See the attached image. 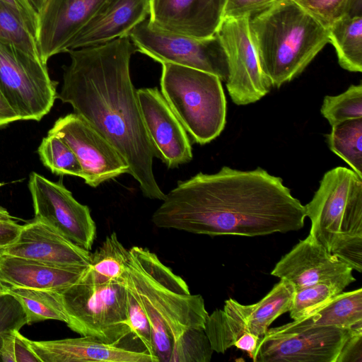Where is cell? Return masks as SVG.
Listing matches in <instances>:
<instances>
[{
	"instance_id": "6da1fadb",
	"label": "cell",
	"mask_w": 362,
	"mask_h": 362,
	"mask_svg": "<svg viewBox=\"0 0 362 362\" xmlns=\"http://www.w3.org/2000/svg\"><path fill=\"white\" fill-rule=\"evenodd\" d=\"M305 217L304 205L281 177L261 168L223 166L178 182L151 221L159 228L194 234L255 237L298 230Z\"/></svg>"
},
{
	"instance_id": "7a4b0ae2",
	"label": "cell",
	"mask_w": 362,
	"mask_h": 362,
	"mask_svg": "<svg viewBox=\"0 0 362 362\" xmlns=\"http://www.w3.org/2000/svg\"><path fill=\"white\" fill-rule=\"evenodd\" d=\"M136 51L129 36L70 49L57 98L69 103L115 148L143 195L163 201L165 194L153 170L155 151L142 119L129 62Z\"/></svg>"
},
{
	"instance_id": "3957f363",
	"label": "cell",
	"mask_w": 362,
	"mask_h": 362,
	"mask_svg": "<svg viewBox=\"0 0 362 362\" xmlns=\"http://www.w3.org/2000/svg\"><path fill=\"white\" fill-rule=\"evenodd\" d=\"M124 284L128 325L143 345L153 343L159 362H209L214 352L204 332L203 297L146 247L134 246Z\"/></svg>"
},
{
	"instance_id": "277c9868",
	"label": "cell",
	"mask_w": 362,
	"mask_h": 362,
	"mask_svg": "<svg viewBox=\"0 0 362 362\" xmlns=\"http://www.w3.org/2000/svg\"><path fill=\"white\" fill-rule=\"evenodd\" d=\"M262 72L280 88L300 74L329 42L328 30L293 0H278L249 18Z\"/></svg>"
},
{
	"instance_id": "5b68a950",
	"label": "cell",
	"mask_w": 362,
	"mask_h": 362,
	"mask_svg": "<svg viewBox=\"0 0 362 362\" xmlns=\"http://www.w3.org/2000/svg\"><path fill=\"white\" fill-rule=\"evenodd\" d=\"M161 64V94L186 132L201 145L215 139L226 122V100L221 79L196 69Z\"/></svg>"
},
{
	"instance_id": "8992f818",
	"label": "cell",
	"mask_w": 362,
	"mask_h": 362,
	"mask_svg": "<svg viewBox=\"0 0 362 362\" xmlns=\"http://www.w3.org/2000/svg\"><path fill=\"white\" fill-rule=\"evenodd\" d=\"M304 207L309 233L332 254L362 240V178L354 170L337 167L325 173Z\"/></svg>"
},
{
	"instance_id": "52a82bcc",
	"label": "cell",
	"mask_w": 362,
	"mask_h": 362,
	"mask_svg": "<svg viewBox=\"0 0 362 362\" xmlns=\"http://www.w3.org/2000/svg\"><path fill=\"white\" fill-rule=\"evenodd\" d=\"M59 292L67 317L66 325L72 331L108 344L136 339L128 325L124 282H90L80 277Z\"/></svg>"
},
{
	"instance_id": "ba28073f",
	"label": "cell",
	"mask_w": 362,
	"mask_h": 362,
	"mask_svg": "<svg viewBox=\"0 0 362 362\" xmlns=\"http://www.w3.org/2000/svg\"><path fill=\"white\" fill-rule=\"evenodd\" d=\"M57 85L40 58L0 41V90L21 120L39 122L47 115Z\"/></svg>"
},
{
	"instance_id": "9c48e42d",
	"label": "cell",
	"mask_w": 362,
	"mask_h": 362,
	"mask_svg": "<svg viewBox=\"0 0 362 362\" xmlns=\"http://www.w3.org/2000/svg\"><path fill=\"white\" fill-rule=\"evenodd\" d=\"M295 288L280 279L260 300L243 305L234 299L225 301L223 309L209 315L204 332L214 351L225 353L234 346L240 337L250 333L259 339L264 337L270 325L280 315L289 312Z\"/></svg>"
},
{
	"instance_id": "30bf717a",
	"label": "cell",
	"mask_w": 362,
	"mask_h": 362,
	"mask_svg": "<svg viewBox=\"0 0 362 362\" xmlns=\"http://www.w3.org/2000/svg\"><path fill=\"white\" fill-rule=\"evenodd\" d=\"M136 49L160 64L170 63L204 71L226 81L227 56L216 33L196 38L163 30L146 18L128 34Z\"/></svg>"
},
{
	"instance_id": "8fae6325",
	"label": "cell",
	"mask_w": 362,
	"mask_h": 362,
	"mask_svg": "<svg viewBox=\"0 0 362 362\" xmlns=\"http://www.w3.org/2000/svg\"><path fill=\"white\" fill-rule=\"evenodd\" d=\"M28 188L35 219L76 245L91 250L96 238V225L88 206L76 201L62 182H52L35 172L29 176Z\"/></svg>"
},
{
	"instance_id": "7c38bea8",
	"label": "cell",
	"mask_w": 362,
	"mask_h": 362,
	"mask_svg": "<svg viewBox=\"0 0 362 362\" xmlns=\"http://www.w3.org/2000/svg\"><path fill=\"white\" fill-rule=\"evenodd\" d=\"M216 34L227 56L226 83L233 102L245 105L258 101L272 86L262 72L250 35L249 18H223Z\"/></svg>"
},
{
	"instance_id": "4fadbf2b",
	"label": "cell",
	"mask_w": 362,
	"mask_h": 362,
	"mask_svg": "<svg viewBox=\"0 0 362 362\" xmlns=\"http://www.w3.org/2000/svg\"><path fill=\"white\" fill-rule=\"evenodd\" d=\"M74 151L85 182L93 187L128 173V166L115 148L92 125L76 113L59 117L48 131Z\"/></svg>"
},
{
	"instance_id": "5bb4252c",
	"label": "cell",
	"mask_w": 362,
	"mask_h": 362,
	"mask_svg": "<svg viewBox=\"0 0 362 362\" xmlns=\"http://www.w3.org/2000/svg\"><path fill=\"white\" fill-rule=\"evenodd\" d=\"M350 332L328 326L289 334H266L252 359L255 362H336Z\"/></svg>"
},
{
	"instance_id": "9a60e30c",
	"label": "cell",
	"mask_w": 362,
	"mask_h": 362,
	"mask_svg": "<svg viewBox=\"0 0 362 362\" xmlns=\"http://www.w3.org/2000/svg\"><path fill=\"white\" fill-rule=\"evenodd\" d=\"M144 124L156 156L170 168L192 159L187 132L157 88L136 90Z\"/></svg>"
},
{
	"instance_id": "2e32d148",
	"label": "cell",
	"mask_w": 362,
	"mask_h": 362,
	"mask_svg": "<svg viewBox=\"0 0 362 362\" xmlns=\"http://www.w3.org/2000/svg\"><path fill=\"white\" fill-rule=\"evenodd\" d=\"M352 268L322 245L310 233L281 257L272 276L293 285L295 290L329 281H355Z\"/></svg>"
},
{
	"instance_id": "e0dca14e",
	"label": "cell",
	"mask_w": 362,
	"mask_h": 362,
	"mask_svg": "<svg viewBox=\"0 0 362 362\" xmlns=\"http://www.w3.org/2000/svg\"><path fill=\"white\" fill-rule=\"evenodd\" d=\"M105 0H47L38 14L36 41L42 62L67 52L76 34Z\"/></svg>"
},
{
	"instance_id": "ac0fdd59",
	"label": "cell",
	"mask_w": 362,
	"mask_h": 362,
	"mask_svg": "<svg viewBox=\"0 0 362 362\" xmlns=\"http://www.w3.org/2000/svg\"><path fill=\"white\" fill-rule=\"evenodd\" d=\"M0 253L58 267H86L91 255L37 219L23 225L17 239Z\"/></svg>"
},
{
	"instance_id": "d6986e66",
	"label": "cell",
	"mask_w": 362,
	"mask_h": 362,
	"mask_svg": "<svg viewBox=\"0 0 362 362\" xmlns=\"http://www.w3.org/2000/svg\"><path fill=\"white\" fill-rule=\"evenodd\" d=\"M227 0H150L148 19L158 28L196 38L214 35Z\"/></svg>"
},
{
	"instance_id": "ffe728a7",
	"label": "cell",
	"mask_w": 362,
	"mask_h": 362,
	"mask_svg": "<svg viewBox=\"0 0 362 362\" xmlns=\"http://www.w3.org/2000/svg\"><path fill=\"white\" fill-rule=\"evenodd\" d=\"M30 346L41 362H153L141 348L128 342L108 344L91 336L32 341Z\"/></svg>"
},
{
	"instance_id": "44dd1931",
	"label": "cell",
	"mask_w": 362,
	"mask_h": 362,
	"mask_svg": "<svg viewBox=\"0 0 362 362\" xmlns=\"http://www.w3.org/2000/svg\"><path fill=\"white\" fill-rule=\"evenodd\" d=\"M149 13L150 0H105L74 37L69 50L100 45L127 36Z\"/></svg>"
},
{
	"instance_id": "7402d4cb",
	"label": "cell",
	"mask_w": 362,
	"mask_h": 362,
	"mask_svg": "<svg viewBox=\"0 0 362 362\" xmlns=\"http://www.w3.org/2000/svg\"><path fill=\"white\" fill-rule=\"evenodd\" d=\"M86 267H58L1 255L0 281L12 286L60 291L77 281Z\"/></svg>"
},
{
	"instance_id": "603a6c76",
	"label": "cell",
	"mask_w": 362,
	"mask_h": 362,
	"mask_svg": "<svg viewBox=\"0 0 362 362\" xmlns=\"http://www.w3.org/2000/svg\"><path fill=\"white\" fill-rule=\"evenodd\" d=\"M362 327V288L341 292L303 317L269 329L266 334H289L315 327Z\"/></svg>"
},
{
	"instance_id": "cb8c5ba5",
	"label": "cell",
	"mask_w": 362,
	"mask_h": 362,
	"mask_svg": "<svg viewBox=\"0 0 362 362\" xmlns=\"http://www.w3.org/2000/svg\"><path fill=\"white\" fill-rule=\"evenodd\" d=\"M129 250L119 240L115 232L107 235L90 255V262L81 278L90 282L124 281Z\"/></svg>"
},
{
	"instance_id": "d4e9b609",
	"label": "cell",
	"mask_w": 362,
	"mask_h": 362,
	"mask_svg": "<svg viewBox=\"0 0 362 362\" xmlns=\"http://www.w3.org/2000/svg\"><path fill=\"white\" fill-rule=\"evenodd\" d=\"M339 65L351 72L362 71V15L345 16L328 28Z\"/></svg>"
},
{
	"instance_id": "484cf974",
	"label": "cell",
	"mask_w": 362,
	"mask_h": 362,
	"mask_svg": "<svg viewBox=\"0 0 362 362\" xmlns=\"http://www.w3.org/2000/svg\"><path fill=\"white\" fill-rule=\"evenodd\" d=\"M8 293L21 304L26 324L55 320L66 324L67 317L59 291L9 286Z\"/></svg>"
},
{
	"instance_id": "4316f807",
	"label": "cell",
	"mask_w": 362,
	"mask_h": 362,
	"mask_svg": "<svg viewBox=\"0 0 362 362\" xmlns=\"http://www.w3.org/2000/svg\"><path fill=\"white\" fill-rule=\"evenodd\" d=\"M326 138L329 149L362 178V117L332 126Z\"/></svg>"
},
{
	"instance_id": "83f0119b",
	"label": "cell",
	"mask_w": 362,
	"mask_h": 362,
	"mask_svg": "<svg viewBox=\"0 0 362 362\" xmlns=\"http://www.w3.org/2000/svg\"><path fill=\"white\" fill-rule=\"evenodd\" d=\"M42 164L52 173L81 177L82 168L72 149L60 138L49 134L37 148Z\"/></svg>"
},
{
	"instance_id": "f1b7e54d",
	"label": "cell",
	"mask_w": 362,
	"mask_h": 362,
	"mask_svg": "<svg viewBox=\"0 0 362 362\" xmlns=\"http://www.w3.org/2000/svg\"><path fill=\"white\" fill-rule=\"evenodd\" d=\"M0 41L8 43L33 57L40 59L36 38L21 16L1 1H0Z\"/></svg>"
},
{
	"instance_id": "f546056e",
	"label": "cell",
	"mask_w": 362,
	"mask_h": 362,
	"mask_svg": "<svg viewBox=\"0 0 362 362\" xmlns=\"http://www.w3.org/2000/svg\"><path fill=\"white\" fill-rule=\"evenodd\" d=\"M346 281H329L296 289L292 299L290 316L298 320L326 303L349 286Z\"/></svg>"
},
{
	"instance_id": "4dcf8cb0",
	"label": "cell",
	"mask_w": 362,
	"mask_h": 362,
	"mask_svg": "<svg viewBox=\"0 0 362 362\" xmlns=\"http://www.w3.org/2000/svg\"><path fill=\"white\" fill-rule=\"evenodd\" d=\"M331 126L339 122L362 117V84L351 85L337 95H326L320 109Z\"/></svg>"
},
{
	"instance_id": "1f68e13d",
	"label": "cell",
	"mask_w": 362,
	"mask_h": 362,
	"mask_svg": "<svg viewBox=\"0 0 362 362\" xmlns=\"http://www.w3.org/2000/svg\"><path fill=\"white\" fill-rule=\"evenodd\" d=\"M328 28L345 16L361 15V0H293Z\"/></svg>"
},
{
	"instance_id": "d6a6232c",
	"label": "cell",
	"mask_w": 362,
	"mask_h": 362,
	"mask_svg": "<svg viewBox=\"0 0 362 362\" xmlns=\"http://www.w3.org/2000/svg\"><path fill=\"white\" fill-rule=\"evenodd\" d=\"M0 359L4 362H41L30 346L29 339L17 329L10 331L4 337Z\"/></svg>"
},
{
	"instance_id": "836d02e7",
	"label": "cell",
	"mask_w": 362,
	"mask_h": 362,
	"mask_svg": "<svg viewBox=\"0 0 362 362\" xmlns=\"http://www.w3.org/2000/svg\"><path fill=\"white\" fill-rule=\"evenodd\" d=\"M25 324V315L18 301L8 293L0 295V348L8 332L20 330Z\"/></svg>"
},
{
	"instance_id": "e575fe53",
	"label": "cell",
	"mask_w": 362,
	"mask_h": 362,
	"mask_svg": "<svg viewBox=\"0 0 362 362\" xmlns=\"http://www.w3.org/2000/svg\"><path fill=\"white\" fill-rule=\"evenodd\" d=\"M278 0H227L223 18H251L267 9Z\"/></svg>"
},
{
	"instance_id": "d590c367",
	"label": "cell",
	"mask_w": 362,
	"mask_h": 362,
	"mask_svg": "<svg viewBox=\"0 0 362 362\" xmlns=\"http://www.w3.org/2000/svg\"><path fill=\"white\" fill-rule=\"evenodd\" d=\"M336 362H362V327L351 329Z\"/></svg>"
},
{
	"instance_id": "8d00e7d4",
	"label": "cell",
	"mask_w": 362,
	"mask_h": 362,
	"mask_svg": "<svg viewBox=\"0 0 362 362\" xmlns=\"http://www.w3.org/2000/svg\"><path fill=\"white\" fill-rule=\"evenodd\" d=\"M13 9L23 18L30 32L36 38L38 15L29 3L28 0H0Z\"/></svg>"
},
{
	"instance_id": "74e56055",
	"label": "cell",
	"mask_w": 362,
	"mask_h": 362,
	"mask_svg": "<svg viewBox=\"0 0 362 362\" xmlns=\"http://www.w3.org/2000/svg\"><path fill=\"white\" fill-rule=\"evenodd\" d=\"M23 225L13 220L0 219V249L12 244L18 237Z\"/></svg>"
},
{
	"instance_id": "f35d334b",
	"label": "cell",
	"mask_w": 362,
	"mask_h": 362,
	"mask_svg": "<svg viewBox=\"0 0 362 362\" xmlns=\"http://www.w3.org/2000/svg\"><path fill=\"white\" fill-rule=\"evenodd\" d=\"M21 120L0 90V128Z\"/></svg>"
},
{
	"instance_id": "ab89813d",
	"label": "cell",
	"mask_w": 362,
	"mask_h": 362,
	"mask_svg": "<svg viewBox=\"0 0 362 362\" xmlns=\"http://www.w3.org/2000/svg\"><path fill=\"white\" fill-rule=\"evenodd\" d=\"M47 0H28L30 5L33 6L35 11L39 14L42 9Z\"/></svg>"
},
{
	"instance_id": "60d3db41",
	"label": "cell",
	"mask_w": 362,
	"mask_h": 362,
	"mask_svg": "<svg viewBox=\"0 0 362 362\" xmlns=\"http://www.w3.org/2000/svg\"><path fill=\"white\" fill-rule=\"evenodd\" d=\"M13 216L10 215L8 211L0 206V219L1 220H13Z\"/></svg>"
},
{
	"instance_id": "b9f144b4",
	"label": "cell",
	"mask_w": 362,
	"mask_h": 362,
	"mask_svg": "<svg viewBox=\"0 0 362 362\" xmlns=\"http://www.w3.org/2000/svg\"><path fill=\"white\" fill-rule=\"evenodd\" d=\"M8 285L0 281V295L8 293Z\"/></svg>"
},
{
	"instance_id": "7bdbcfd3",
	"label": "cell",
	"mask_w": 362,
	"mask_h": 362,
	"mask_svg": "<svg viewBox=\"0 0 362 362\" xmlns=\"http://www.w3.org/2000/svg\"><path fill=\"white\" fill-rule=\"evenodd\" d=\"M2 185H3V183H1V182H0V187H1V186H2Z\"/></svg>"
},
{
	"instance_id": "ee69618b",
	"label": "cell",
	"mask_w": 362,
	"mask_h": 362,
	"mask_svg": "<svg viewBox=\"0 0 362 362\" xmlns=\"http://www.w3.org/2000/svg\"><path fill=\"white\" fill-rule=\"evenodd\" d=\"M1 253H0V257H1Z\"/></svg>"
}]
</instances>
